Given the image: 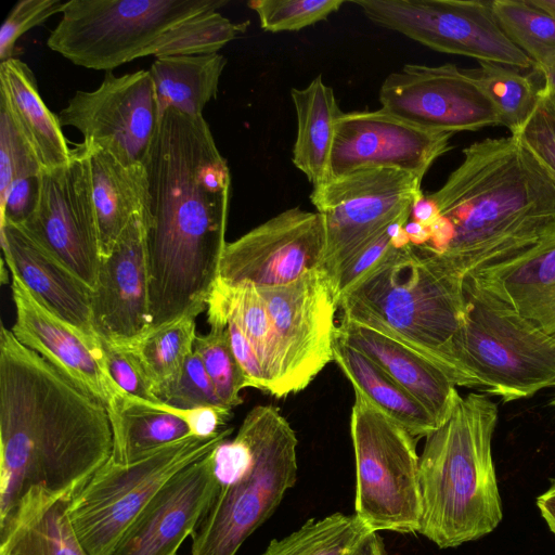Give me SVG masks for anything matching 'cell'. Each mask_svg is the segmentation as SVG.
Here are the masks:
<instances>
[{"instance_id": "cell-1", "label": "cell", "mask_w": 555, "mask_h": 555, "mask_svg": "<svg viewBox=\"0 0 555 555\" xmlns=\"http://www.w3.org/2000/svg\"><path fill=\"white\" fill-rule=\"evenodd\" d=\"M143 165L149 334L207 310L227 244L231 176L203 115L176 108L162 114Z\"/></svg>"}, {"instance_id": "cell-2", "label": "cell", "mask_w": 555, "mask_h": 555, "mask_svg": "<svg viewBox=\"0 0 555 555\" xmlns=\"http://www.w3.org/2000/svg\"><path fill=\"white\" fill-rule=\"evenodd\" d=\"M0 440V522L31 491L70 501L114 449L106 406L3 324Z\"/></svg>"}, {"instance_id": "cell-3", "label": "cell", "mask_w": 555, "mask_h": 555, "mask_svg": "<svg viewBox=\"0 0 555 555\" xmlns=\"http://www.w3.org/2000/svg\"><path fill=\"white\" fill-rule=\"evenodd\" d=\"M460 165L425 195L435 218L413 246L463 280L532 245L555 222V183L514 135L466 146Z\"/></svg>"}, {"instance_id": "cell-4", "label": "cell", "mask_w": 555, "mask_h": 555, "mask_svg": "<svg viewBox=\"0 0 555 555\" xmlns=\"http://www.w3.org/2000/svg\"><path fill=\"white\" fill-rule=\"evenodd\" d=\"M227 0H69L47 46L73 64L114 68L153 55L216 53L243 34L218 10Z\"/></svg>"}, {"instance_id": "cell-5", "label": "cell", "mask_w": 555, "mask_h": 555, "mask_svg": "<svg viewBox=\"0 0 555 555\" xmlns=\"http://www.w3.org/2000/svg\"><path fill=\"white\" fill-rule=\"evenodd\" d=\"M496 422V403L470 392L460 396L448 418L425 437L418 533L440 548L478 540L502 520L491 451Z\"/></svg>"}, {"instance_id": "cell-6", "label": "cell", "mask_w": 555, "mask_h": 555, "mask_svg": "<svg viewBox=\"0 0 555 555\" xmlns=\"http://www.w3.org/2000/svg\"><path fill=\"white\" fill-rule=\"evenodd\" d=\"M462 281L409 244L343 295L338 308L343 318L388 334L427 357L456 387L480 390L457 350L466 310Z\"/></svg>"}, {"instance_id": "cell-7", "label": "cell", "mask_w": 555, "mask_h": 555, "mask_svg": "<svg viewBox=\"0 0 555 555\" xmlns=\"http://www.w3.org/2000/svg\"><path fill=\"white\" fill-rule=\"evenodd\" d=\"M246 416L253 428L251 463L237 480L218 489L191 535V555H236L297 480L298 440L280 410L257 405Z\"/></svg>"}, {"instance_id": "cell-8", "label": "cell", "mask_w": 555, "mask_h": 555, "mask_svg": "<svg viewBox=\"0 0 555 555\" xmlns=\"http://www.w3.org/2000/svg\"><path fill=\"white\" fill-rule=\"evenodd\" d=\"M225 427L211 437L190 435L121 463L109 460L70 500L68 516L88 555H111L135 518L180 470L230 437Z\"/></svg>"}, {"instance_id": "cell-9", "label": "cell", "mask_w": 555, "mask_h": 555, "mask_svg": "<svg viewBox=\"0 0 555 555\" xmlns=\"http://www.w3.org/2000/svg\"><path fill=\"white\" fill-rule=\"evenodd\" d=\"M350 434L356 459V514L375 532H418L422 495L417 438L358 392Z\"/></svg>"}, {"instance_id": "cell-10", "label": "cell", "mask_w": 555, "mask_h": 555, "mask_svg": "<svg viewBox=\"0 0 555 555\" xmlns=\"http://www.w3.org/2000/svg\"><path fill=\"white\" fill-rule=\"evenodd\" d=\"M423 196L421 178L392 168H363L313 188L310 201L325 228L319 269L330 283L369 241Z\"/></svg>"}, {"instance_id": "cell-11", "label": "cell", "mask_w": 555, "mask_h": 555, "mask_svg": "<svg viewBox=\"0 0 555 555\" xmlns=\"http://www.w3.org/2000/svg\"><path fill=\"white\" fill-rule=\"evenodd\" d=\"M375 25L438 52L494 62L521 70L534 64L505 34L492 1L357 0Z\"/></svg>"}, {"instance_id": "cell-12", "label": "cell", "mask_w": 555, "mask_h": 555, "mask_svg": "<svg viewBox=\"0 0 555 555\" xmlns=\"http://www.w3.org/2000/svg\"><path fill=\"white\" fill-rule=\"evenodd\" d=\"M38 182L35 208L17 227L93 291L102 257L85 145L65 165L42 169Z\"/></svg>"}, {"instance_id": "cell-13", "label": "cell", "mask_w": 555, "mask_h": 555, "mask_svg": "<svg viewBox=\"0 0 555 555\" xmlns=\"http://www.w3.org/2000/svg\"><path fill=\"white\" fill-rule=\"evenodd\" d=\"M462 292L555 353V222L524 250L467 273Z\"/></svg>"}, {"instance_id": "cell-14", "label": "cell", "mask_w": 555, "mask_h": 555, "mask_svg": "<svg viewBox=\"0 0 555 555\" xmlns=\"http://www.w3.org/2000/svg\"><path fill=\"white\" fill-rule=\"evenodd\" d=\"M465 306L457 350L480 391L508 402L555 386L554 353L494 312L467 300Z\"/></svg>"}, {"instance_id": "cell-15", "label": "cell", "mask_w": 555, "mask_h": 555, "mask_svg": "<svg viewBox=\"0 0 555 555\" xmlns=\"http://www.w3.org/2000/svg\"><path fill=\"white\" fill-rule=\"evenodd\" d=\"M260 293L284 365V395L305 389L333 361L338 302L330 280L320 269Z\"/></svg>"}, {"instance_id": "cell-16", "label": "cell", "mask_w": 555, "mask_h": 555, "mask_svg": "<svg viewBox=\"0 0 555 555\" xmlns=\"http://www.w3.org/2000/svg\"><path fill=\"white\" fill-rule=\"evenodd\" d=\"M324 249L322 216L288 208L225 244L218 280L256 288L284 286L319 269Z\"/></svg>"}, {"instance_id": "cell-17", "label": "cell", "mask_w": 555, "mask_h": 555, "mask_svg": "<svg viewBox=\"0 0 555 555\" xmlns=\"http://www.w3.org/2000/svg\"><path fill=\"white\" fill-rule=\"evenodd\" d=\"M62 127L70 126L91 142L128 164H143L160 115L149 69L121 76L106 72L93 91H76L60 112Z\"/></svg>"}, {"instance_id": "cell-18", "label": "cell", "mask_w": 555, "mask_h": 555, "mask_svg": "<svg viewBox=\"0 0 555 555\" xmlns=\"http://www.w3.org/2000/svg\"><path fill=\"white\" fill-rule=\"evenodd\" d=\"M382 109L417 127L447 133L500 126L496 112L467 69L405 64L383 81Z\"/></svg>"}, {"instance_id": "cell-19", "label": "cell", "mask_w": 555, "mask_h": 555, "mask_svg": "<svg viewBox=\"0 0 555 555\" xmlns=\"http://www.w3.org/2000/svg\"><path fill=\"white\" fill-rule=\"evenodd\" d=\"M452 135L417 127L382 108L341 113L330 179L363 168H392L423 180L435 160L451 149Z\"/></svg>"}, {"instance_id": "cell-20", "label": "cell", "mask_w": 555, "mask_h": 555, "mask_svg": "<svg viewBox=\"0 0 555 555\" xmlns=\"http://www.w3.org/2000/svg\"><path fill=\"white\" fill-rule=\"evenodd\" d=\"M11 276L16 313L11 331L16 339L100 400L111 414L128 395L111 378L101 344L89 341L41 304L15 274Z\"/></svg>"}, {"instance_id": "cell-21", "label": "cell", "mask_w": 555, "mask_h": 555, "mask_svg": "<svg viewBox=\"0 0 555 555\" xmlns=\"http://www.w3.org/2000/svg\"><path fill=\"white\" fill-rule=\"evenodd\" d=\"M100 339L131 347L150 328L149 273L142 215H137L101 260L91 299Z\"/></svg>"}, {"instance_id": "cell-22", "label": "cell", "mask_w": 555, "mask_h": 555, "mask_svg": "<svg viewBox=\"0 0 555 555\" xmlns=\"http://www.w3.org/2000/svg\"><path fill=\"white\" fill-rule=\"evenodd\" d=\"M212 451L163 486L111 555H177L218 492Z\"/></svg>"}, {"instance_id": "cell-23", "label": "cell", "mask_w": 555, "mask_h": 555, "mask_svg": "<svg viewBox=\"0 0 555 555\" xmlns=\"http://www.w3.org/2000/svg\"><path fill=\"white\" fill-rule=\"evenodd\" d=\"M3 258L12 274L51 312L100 345L92 322V289L20 227L0 224Z\"/></svg>"}, {"instance_id": "cell-24", "label": "cell", "mask_w": 555, "mask_h": 555, "mask_svg": "<svg viewBox=\"0 0 555 555\" xmlns=\"http://www.w3.org/2000/svg\"><path fill=\"white\" fill-rule=\"evenodd\" d=\"M336 336L379 365L429 411L439 426L448 418L460 393L435 362L388 334L343 317Z\"/></svg>"}, {"instance_id": "cell-25", "label": "cell", "mask_w": 555, "mask_h": 555, "mask_svg": "<svg viewBox=\"0 0 555 555\" xmlns=\"http://www.w3.org/2000/svg\"><path fill=\"white\" fill-rule=\"evenodd\" d=\"M88 154L101 257L107 256L137 215H144L147 182L143 164H128L109 150L83 142Z\"/></svg>"}, {"instance_id": "cell-26", "label": "cell", "mask_w": 555, "mask_h": 555, "mask_svg": "<svg viewBox=\"0 0 555 555\" xmlns=\"http://www.w3.org/2000/svg\"><path fill=\"white\" fill-rule=\"evenodd\" d=\"M69 502L29 492L0 522V555H88L70 524Z\"/></svg>"}, {"instance_id": "cell-27", "label": "cell", "mask_w": 555, "mask_h": 555, "mask_svg": "<svg viewBox=\"0 0 555 555\" xmlns=\"http://www.w3.org/2000/svg\"><path fill=\"white\" fill-rule=\"evenodd\" d=\"M0 100L39 159L42 169L65 165L72 155L59 117L41 99L36 77L27 64L9 59L0 64Z\"/></svg>"}, {"instance_id": "cell-28", "label": "cell", "mask_w": 555, "mask_h": 555, "mask_svg": "<svg viewBox=\"0 0 555 555\" xmlns=\"http://www.w3.org/2000/svg\"><path fill=\"white\" fill-rule=\"evenodd\" d=\"M207 315L208 323H235L258 357L267 383V393L284 398L283 358L258 289L251 285H230L217 280L207 304Z\"/></svg>"}, {"instance_id": "cell-29", "label": "cell", "mask_w": 555, "mask_h": 555, "mask_svg": "<svg viewBox=\"0 0 555 555\" xmlns=\"http://www.w3.org/2000/svg\"><path fill=\"white\" fill-rule=\"evenodd\" d=\"M333 361L351 383L354 392L360 393L415 438L426 437L439 427L435 417L418 400L367 356L337 336Z\"/></svg>"}, {"instance_id": "cell-30", "label": "cell", "mask_w": 555, "mask_h": 555, "mask_svg": "<svg viewBox=\"0 0 555 555\" xmlns=\"http://www.w3.org/2000/svg\"><path fill=\"white\" fill-rule=\"evenodd\" d=\"M297 133L293 163L312 184L319 186L330 180L331 154L336 121L343 113L334 90L317 76L305 88H293Z\"/></svg>"}, {"instance_id": "cell-31", "label": "cell", "mask_w": 555, "mask_h": 555, "mask_svg": "<svg viewBox=\"0 0 555 555\" xmlns=\"http://www.w3.org/2000/svg\"><path fill=\"white\" fill-rule=\"evenodd\" d=\"M188 410L134 397L121 398L109 414L114 449L112 457L132 462L143 454L191 434Z\"/></svg>"}, {"instance_id": "cell-32", "label": "cell", "mask_w": 555, "mask_h": 555, "mask_svg": "<svg viewBox=\"0 0 555 555\" xmlns=\"http://www.w3.org/2000/svg\"><path fill=\"white\" fill-rule=\"evenodd\" d=\"M227 59L216 52L172 55L156 59L151 74L159 115L176 108L191 116H201L206 104L216 99Z\"/></svg>"}, {"instance_id": "cell-33", "label": "cell", "mask_w": 555, "mask_h": 555, "mask_svg": "<svg viewBox=\"0 0 555 555\" xmlns=\"http://www.w3.org/2000/svg\"><path fill=\"white\" fill-rule=\"evenodd\" d=\"M375 532L356 513L309 519L291 534L273 539L261 555H353Z\"/></svg>"}, {"instance_id": "cell-34", "label": "cell", "mask_w": 555, "mask_h": 555, "mask_svg": "<svg viewBox=\"0 0 555 555\" xmlns=\"http://www.w3.org/2000/svg\"><path fill=\"white\" fill-rule=\"evenodd\" d=\"M494 107L500 126L516 134L533 112L540 88L521 69L494 62H479L467 69Z\"/></svg>"}, {"instance_id": "cell-35", "label": "cell", "mask_w": 555, "mask_h": 555, "mask_svg": "<svg viewBox=\"0 0 555 555\" xmlns=\"http://www.w3.org/2000/svg\"><path fill=\"white\" fill-rule=\"evenodd\" d=\"M195 318L184 317L144 335L128 347L153 386V391L173 379L194 351Z\"/></svg>"}, {"instance_id": "cell-36", "label": "cell", "mask_w": 555, "mask_h": 555, "mask_svg": "<svg viewBox=\"0 0 555 555\" xmlns=\"http://www.w3.org/2000/svg\"><path fill=\"white\" fill-rule=\"evenodd\" d=\"M495 16L507 37L534 64V70L555 65V15L530 0H493Z\"/></svg>"}, {"instance_id": "cell-37", "label": "cell", "mask_w": 555, "mask_h": 555, "mask_svg": "<svg viewBox=\"0 0 555 555\" xmlns=\"http://www.w3.org/2000/svg\"><path fill=\"white\" fill-rule=\"evenodd\" d=\"M205 335H197L194 351L201 357L221 402L230 409L243 402L241 390L247 387L245 375L233 353L225 324L209 323Z\"/></svg>"}, {"instance_id": "cell-38", "label": "cell", "mask_w": 555, "mask_h": 555, "mask_svg": "<svg viewBox=\"0 0 555 555\" xmlns=\"http://www.w3.org/2000/svg\"><path fill=\"white\" fill-rule=\"evenodd\" d=\"M412 209L388 224L343 267L331 283L337 302L393 250L410 244L404 224Z\"/></svg>"}, {"instance_id": "cell-39", "label": "cell", "mask_w": 555, "mask_h": 555, "mask_svg": "<svg viewBox=\"0 0 555 555\" xmlns=\"http://www.w3.org/2000/svg\"><path fill=\"white\" fill-rule=\"evenodd\" d=\"M344 0H253L254 10L266 31H298L337 12Z\"/></svg>"}, {"instance_id": "cell-40", "label": "cell", "mask_w": 555, "mask_h": 555, "mask_svg": "<svg viewBox=\"0 0 555 555\" xmlns=\"http://www.w3.org/2000/svg\"><path fill=\"white\" fill-rule=\"evenodd\" d=\"M154 395L159 402L179 410L225 406L219 399L201 357L195 351L189 356L180 373L156 388Z\"/></svg>"}, {"instance_id": "cell-41", "label": "cell", "mask_w": 555, "mask_h": 555, "mask_svg": "<svg viewBox=\"0 0 555 555\" xmlns=\"http://www.w3.org/2000/svg\"><path fill=\"white\" fill-rule=\"evenodd\" d=\"M41 170L39 159L0 100V202L13 182L36 178Z\"/></svg>"}, {"instance_id": "cell-42", "label": "cell", "mask_w": 555, "mask_h": 555, "mask_svg": "<svg viewBox=\"0 0 555 555\" xmlns=\"http://www.w3.org/2000/svg\"><path fill=\"white\" fill-rule=\"evenodd\" d=\"M514 137L555 183V96L545 85L533 112Z\"/></svg>"}, {"instance_id": "cell-43", "label": "cell", "mask_w": 555, "mask_h": 555, "mask_svg": "<svg viewBox=\"0 0 555 555\" xmlns=\"http://www.w3.org/2000/svg\"><path fill=\"white\" fill-rule=\"evenodd\" d=\"M66 1L21 0L10 11L0 29V61L12 57L16 40L27 30L62 13Z\"/></svg>"}, {"instance_id": "cell-44", "label": "cell", "mask_w": 555, "mask_h": 555, "mask_svg": "<svg viewBox=\"0 0 555 555\" xmlns=\"http://www.w3.org/2000/svg\"><path fill=\"white\" fill-rule=\"evenodd\" d=\"M100 344L111 378L126 395L145 401L159 402L154 395L152 384L128 348L104 339H100Z\"/></svg>"}, {"instance_id": "cell-45", "label": "cell", "mask_w": 555, "mask_h": 555, "mask_svg": "<svg viewBox=\"0 0 555 555\" xmlns=\"http://www.w3.org/2000/svg\"><path fill=\"white\" fill-rule=\"evenodd\" d=\"M222 324L227 325L230 344L235 359L245 375L247 387L267 392L264 374L250 343L232 321H225Z\"/></svg>"}, {"instance_id": "cell-46", "label": "cell", "mask_w": 555, "mask_h": 555, "mask_svg": "<svg viewBox=\"0 0 555 555\" xmlns=\"http://www.w3.org/2000/svg\"><path fill=\"white\" fill-rule=\"evenodd\" d=\"M231 415L232 409L225 406H201L188 410L186 422L192 435L211 437L225 428Z\"/></svg>"}, {"instance_id": "cell-47", "label": "cell", "mask_w": 555, "mask_h": 555, "mask_svg": "<svg viewBox=\"0 0 555 555\" xmlns=\"http://www.w3.org/2000/svg\"><path fill=\"white\" fill-rule=\"evenodd\" d=\"M537 506L548 529L555 535V477L550 479V487L537 498Z\"/></svg>"}, {"instance_id": "cell-48", "label": "cell", "mask_w": 555, "mask_h": 555, "mask_svg": "<svg viewBox=\"0 0 555 555\" xmlns=\"http://www.w3.org/2000/svg\"><path fill=\"white\" fill-rule=\"evenodd\" d=\"M353 555H386L382 537L377 532H372Z\"/></svg>"}, {"instance_id": "cell-49", "label": "cell", "mask_w": 555, "mask_h": 555, "mask_svg": "<svg viewBox=\"0 0 555 555\" xmlns=\"http://www.w3.org/2000/svg\"><path fill=\"white\" fill-rule=\"evenodd\" d=\"M543 77L544 85L555 96V65L542 70H535Z\"/></svg>"}, {"instance_id": "cell-50", "label": "cell", "mask_w": 555, "mask_h": 555, "mask_svg": "<svg viewBox=\"0 0 555 555\" xmlns=\"http://www.w3.org/2000/svg\"><path fill=\"white\" fill-rule=\"evenodd\" d=\"M534 5L555 15V0H530Z\"/></svg>"}, {"instance_id": "cell-51", "label": "cell", "mask_w": 555, "mask_h": 555, "mask_svg": "<svg viewBox=\"0 0 555 555\" xmlns=\"http://www.w3.org/2000/svg\"><path fill=\"white\" fill-rule=\"evenodd\" d=\"M550 403H551V405H554V406H555V396H554V398L551 400V402H550Z\"/></svg>"}, {"instance_id": "cell-52", "label": "cell", "mask_w": 555, "mask_h": 555, "mask_svg": "<svg viewBox=\"0 0 555 555\" xmlns=\"http://www.w3.org/2000/svg\"><path fill=\"white\" fill-rule=\"evenodd\" d=\"M178 555V554H177Z\"/></svg>"}]
</instances>
